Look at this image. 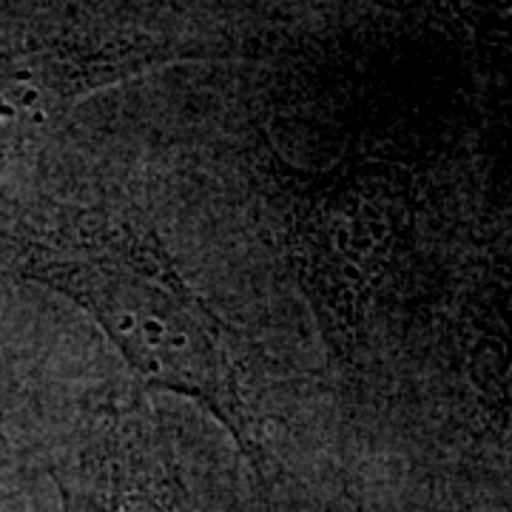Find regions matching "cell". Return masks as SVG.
<instances>
[{
	"mask_svg": "<svg viewBox=\"0 0 512 512\" xmlns=\"http://www.w3.org/2000/svg\"><path fill=\"white\" fill-rule=\"evenodd\" d=\"M18 265L89 313L143 382L200 402L259 461L228 333L157 239L126 222L74 220L23 239Z\"/></svg>",
	"mask_w": 512,
	"mask_h": 512,
	"instance_id": "6da1fadb",
	"label": "cell"
},
{
	"mask_svg": "<svg viewBox=\"0 0 512 512\" xmlns=\"http://www.w3.org/2000/svg\"><path fill=\"white\" fill-rule=\"evenodd\" d=\"M137 464L140 458L126 453H117L106 461L103 484L89 498L92 512H171L165 495L151 490V481Z\"/></svg>",
	"mask_w": 512,
	"mask_h": 512,
	"instance_id": "3957f363",
	"label": "cell"
},
{
	"mask_svg": "<svg viewBox=\"0 0 512 512\" xmlns=\"http://www.w3.org/2000/svg\"><path fill=\"white\" fill-rule=\"evenodd\" d=\"M140 63V52L106 43L49 46L0 63V157L46 128L80 94Z\"/></svg>",
	"mask_w": 512,
	"mask_h": 512,
	"instance_id": "7a4b0ae2",
	"label": "cell"
},
{
	"mask_svg": "<svg viewBox=\"0 0 512 512\" xmlns=\"http://www.w3.org/2000/svg\"><path fill=\"white\" fill-rule=\"evenodd\" d=\"M6 458H9V447H6V441L0 439V464H3Z\"/></svg>",
	"mask_w": 512,
	"mask_h": 512,
	"instance_id": "277c9868",
	"label": "cell"
}]
</instances>
